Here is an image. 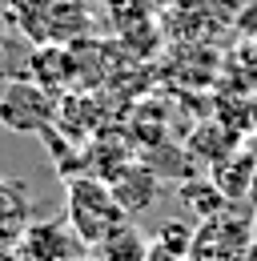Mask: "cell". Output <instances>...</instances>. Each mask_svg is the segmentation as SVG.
Segmentation results:
<instances>
[{
  "mask_svg": "<svg viewBox=\"0 0 257 261\" xmlns=\"http://www.w3.org/2000/svg\"><path fill=\"white\" fill-rule=\"evenodd\" d=\"M96 257L100 261H149V237L133 221H121L96 241Z\"/></svg>",
  "mask_w": 257,
  "mask_h": 261,
  "instance_id": "7",
  "label": "cell"
},
{
  "mask_svg": "<svg viewBox=\"0 0 257 261\" xmlns=\"http://www.w3.org/2000/svg\"><path fill=\"white\" fill-rule=\"evenodd\" d=\"M16 245L24 261H76L89 249L68 221H32Z\"/></svg>",
  "mask_w": 257,
  "mask_h": 261,
  "instance_id": "3",
  "label": "cell"
},
{
  "mask_svg": "<svg viewBox=\"0 0 257 261\" xmlns=\"http://www.w3.org/2000/svg\"><path fill=\"white\" fill-rule=\"evenodd\" d=\"M61 121V100L40 81H8L0 89V129L44 137Z\"/></svg>",
  "mask_w": 257,
  "mask_h": 261,
  "instance_id": "2",
  "label": "cell"
},
{
  "mask_svg": "<svg viewBox=\"0 0 257 261\" xmlns=\"http://www.w3.org/2000/svg\"><path fill=\"white\" fill-rule=\"evenodd\" d=\"M76 261H100V257H89V253H81V257H76Z\"/></svg>",
  "mask_w": 257,
  "mask_h": 261,
  "instance_id": "11",
  "label": "cell"
},
{
  "mask_svg": "<svg viewBox=\"0 0 257 261\" xmlns=\"http://www.w3.org/2000/svg\"><path fill=\"white\" fill-rule=\"evenodd\" d=\"M109 185H113V193H117V201H121L125 213H141V209L157 197V173H153L149 165H141V161H128Z\"/></svg>",
  "mask_w": 257,
  "mask_h": 261,
  "instance_id": "6",
  "label": "cell"
},
{
  "mask_svg": "<svg viewBox=\"0 0 257 261\" xmlns=\"http://www.w3.org/2000/svg\"><path fill=\"white\" fill-rule=\"evenodd\" d=\"M68 225L76 229V237L96 249V241L109 233V229H117L121 221H128V213L121 209V201L113 193V185L105 181V177H96V173H81V177H68Z\"/></svg>",
  "mask_w": 257,
  "mask_h": 261,
  "instance_id": "1",
  "label": "cell"
},
{
  "mask_svg": "<svg viewBox=\"0 0 257 261\" xmlns=\"http://www.w3.org/2000/svg\"><path fill=\"white\" fill-rule=\"evenodd\" d=\"M4 40H8V20H4V12H0V48H4Z\"/></svg>",
  "mask_w": 257,
  "mask_h": 261,
  "instance_id": "10",
  "label": "cell"
},
{
  "mask_svg": "<svg viewBox=\"0 0 257 261\" xmlns=\"http://www.w3.org/2000/svg\"><path fill=\"white\" fill-rule=\"evenodd\" d=\"M32 225V193L29 181L0 177V245H16L20 233Z\"/></svg>",
  "mask_w": 257,
  "mask_h": 261,
  "instance_id": "4",
  "label": "cell"
},
{
  "mask_svg": "<svg viewBox=\"0 0 257 261\" xmlns=\"http://www.w3.org/2000/svg\"><path fill=\"white\" fill-rule=\"evenodd\" d=\"M177 193H181V201H185V205L193 209V217H201V221H205V217H213V213H221L225 205H229V201H225V193L217 189V185H213V177L185 181Z\"/></svg>",
  "mask_w": 257,
  "mask_h": 261,
  "instance_id": "9",
  "label": "cell"
},
{
  "mask_svg": "<svg viewBox=\"0 0 257 261\" xmlns=\"http://www.w3.org/2000/svg\"><path fill=\"white\" fill-rule=\"evenodd\" d=\"M213 185L225 193V201H233V205H249V193H253V177H257V161L249 153H241V149H233L229 157L221 161H213Z\"/></svg>",
  "mask_w": 257,
  "mask_h": 261,
  "instance_id": "5",
  "label": "cell"
},
{
  "mask_svg": "<svg viewBox=\"0 0 257 261\" xmlns=\"http://www.w3.org/2000/svg\"><path fill=\"white\" fill-rule=\"evenodd\" d=\"M193 237H197V229L181 225V221H169L157 233V241H149V261H185V257H193Z\"/></svg>",
  "mask_w": 257,
  "mask_h": 261,
  "instance_id": "8",
  "label": "cell"
}]
</instances>
